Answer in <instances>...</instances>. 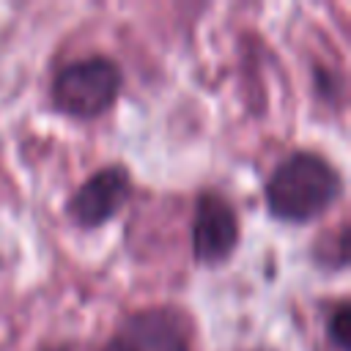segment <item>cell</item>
Segmentation results:
<instances>
[{
	"mask_svg": "<svg viewBox=\"0 0 351 351\" xmlns=\"http://www.w3.org/2000/svg\"><path fill=\"white\" fill-rule=\"evenodd\" d=\"M340 195L337 170L318 154L296 151L277 165L266 184L271 214L288 222H307L326 211Z\"/></svg>",
	"mask_w": 351,
	"mask_h": 351,
	"instance_id": "obj_1",
	"label": "cell"
},
{
	"mask_svg": "<svg viewBox=\"0 0 351 351\" xmlns=\"http://www.w3.org/2000/svg\"><path fill=\"white\" fill-rule=\"evenodd\" d=\"M121 71L110 58L90 55L60 69L55 77V104L77 118L101 115L118 96Z\"/></svg>",
	"mask_w": 351,
	"mask_h": 351,
	"instance_id": "obj_2",
	"label": "cell"
},
{
	"mask_svg": "<svg viewBox=\"0 0 351 351\" xmlns=\"http://www.w3.org/2000/svg\"><path fill=\"white\" fill-rule=\"evenodd\" d=\"M104 351H189V346L173 310H143L121 324Z\"/></svg>",
	"mask_w": 351,
	"mask_h": 351,
	"instance_id": "obj_3",
	"label": "cell"
},
{
	"mask_svg": "<svg viewBox=\"0 0 351 351\" xmlns=\"http://www.w3.org/2000/svg\"><path fill=\"white\" fill-rule=\"evenodd\" d=\"M239 241V222L233 208L219 195H200L192 225V247L195 258L203 263H217L230 255Z\"/></svg>",
	"mask_w": 351,
	"mask_h": 351,
	"instance_id": "obj_4",
	"label": "cell"
},
{
	"mask_svg": "<svg viewBox=\"0 0 351 351\" xmlns=\"http://www.w3.org/2000/svg\"><path fill=\"white\" fill-rule=\"evenodd\" d=\"M129 192H132V181L121 165L101 167L77 189V195L69 203V211L80 225L96 228L107 222L126 203Z\"/></svg>",
	"mask_w": 351,
	"mask_h": 351,
	"instance_id": "obj_5",
	"label": "cell"
},
{
	"mask_svg": "<svg viewBox=\"0 0 351 351\" xmlns=\"http://www.w3.org/2000/svg\"><path fill=\"white\" fill-rule=\"evenodd\" d=\"M348 329H351V313H348V307L346 304H340L337 310H335V315H332V321H329V335H332V340L337 343V348H343V351H348Z\"/></svg>",
	"mask_w": 351,
	"mask_h": 351,
	"instance_id": "obj_6",
	"label": "cell"
}]
</instances>
